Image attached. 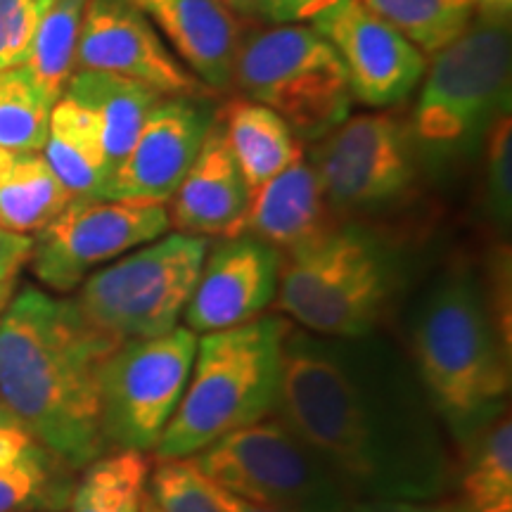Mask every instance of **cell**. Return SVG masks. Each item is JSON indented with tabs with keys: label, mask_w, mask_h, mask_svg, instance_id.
Returning a JSON list of instances; mask_svg holds the SVG:
<instances>
[{
	"label": "cell",
	"mask_w": 512,
	"mask_h": 512,
	"mask_svg": "<svg viewBox=\"0 0 512 512\" xmlns=\"http://www.w3.org/2000/svg\"><path fill=\"white\" fill-rule=\"evenodd\" d=\"M275 418L354 503L444 501L456 458L408 354L382 337L292 328Z\"/></svg>",
	"instance_id": "obj_1"
},
{
	"label": "cell",
	"mask_w": 512,
	"mask_h": 512,
	"mask_svg": "<svg viewBox=\"0 0 512 512\" xmlns=\"http://www.w3.org/2000/svg\"><path fill=\"white\" fill-rule=\"evenodd\" d=\"M119 344L83 316L74 297L34 285L12 292L0 311V401L76 472L107 453L100 373Z\"/></svg>",
	"instance_id": "obj_2"
},
{
	"label": "cell",
	"mask_w": 512,
	"mask_h": 512,
	"mask_svg": "<svg viewBox=\"0 0 512 512\" xmlns=\"http://www.w3.org/2000/svg\"><path fill=\"white\" fill-rule=\"evenodd\" d=\"M510 347L470 268L441 273L415 304L406 354L451 444L508 411Z\"/></svg>",
	"instance_id": "obj_3"
},
{
	"label": "cell",
	"mask_w": 512,
	"mask_h": 512,
	"mask_svg": "<svg viewBox=\"0 0 512 512\" xmlns=\"http://www.w3.org/2000/svg\"><path fill=\"white\" fill-rule=\"evenodd\" d=\"M290 320L264 316L197 337V354L155 460L192 458L242 427L271 418L283 387V347Z\"/></svg>",
	"instance_id": "obj_4"
},
{
	"label": "cell",
	"mask_w": 512,
	"mask_h": 512,
	"mask_svg": "<svg viewBox=\"0 0 512 512\" xmlns=\"http://www.w3.org/2000/svg\"><path fill=\"white\" fill-rule=\"evenodd\" d=\"M403 287L399 249L368 226L342 221L283 254L278 309L325 337L380 332Z\"/></svg>",
	"instance_id": "obj_5"
},
{
	"label": "cell",
	"mask_w": 512,
	"mask_h": 512,
	"mask_svg": "<svg viewBox=\"0 0 512 512\" xmlns=\"http://www.w3.org/2000/svg\"><path fill=\"white\" fill-rule=\"evenodd\" d=\"M233 86L283 117L297 138H323L354 102L337 50L313 24H273L242 36Z\"/></svg>",
	"instance_id": "obj_6"
},
{
	"label": "cell",
	"mask_w": 512,
	"mask_h": 512,
	"mask_svg": "<svg viewBox=\"0 0 512 512\" xmlns=\"http://www.w3.org/2000/svg\"><path fill=\"white\" fill-rule=\"evenodd\" d=\"M207 247V238L164 233L88 275L74 302L93 325L121 342L166 335L178 328Z\"/></svg>",
	"instance_id": "obj_7"
},
{
	"label": "cell",
	"mask_w": 512,
	"mask_h": 512,
	"mask_svg": "<svg viewBox=\"0 0 512 512\" xmlns=\"http://www.w3.org/2000/svg\"><path fill=\"white\" fill-rule=\"evenodd\" d=\"M413 112V138L432 150L463 147L510 112L512 48L508 24H470L451 46L432 55Z\"/></svg>",
	"instance_id": "obj_8"
},
{
	"label": "cell",
	"mask_w": 512,
	"mask_h": 512,
	"mask_svg": "<svg viewBox=\"0 0 512 512\" xmlns=\"http://www.w3.org/2000/svg\"><path fill=\"white\" fill-rule=\"evenodd\" d=\"M211 484L273 512H351L354 501L280 418L256 422L190 458Z\"/></svg>",
	"instance_id": "obj_9"
},
{
	"label": "cell",
	"mask_w": 512,
	"mask_h": 512,
	"mask_svg": "<svg viewBox=\"0 0 512 512\" xmlns=\"http://www.w3.org/2000/svg\"><path fill=\"white\" fill-rule=\"evenodd\" d=\"M197 354V335L174 328L124 339L100 373V430L110 451L152 453L174 418Z\"/></svg>",
	"instance_id": "obj_10"
},
{
	"label": "cell",
	"mask_w": 512,
	"mask_h": 512,
	"mask_svg": "<svg viewBox=\"0 0 512 512\" xmlns=\"http://www.w3.org/2000/svg\"><path fill=\"white\" fill-rule=\"evenodd\" d=\"M413 133L392 114H354L318 138L309 162L337 219L389 211L415 188Z\"/></svg>",
	"instance_id": "obj_11"
},
{
	"label": "cell",
	"mask_w": 512,
	"mask_h": 512,
	"mask_svg": "<svg viewBox=\"0 0 512 512\" xmlns=\"http://www.w3.org/2000/svg\"><path fill=\"white\" fill-rule=\"evenodd\" d=\"M169 228L166 204L72 197L46 228L31 235L27 266L50 292L67 294L98 268L162 238Z\"/></svg>",
	"instance_id": "obj_12"
},
{
	"label": "cell",
	"mask_w": 512,
	"mask_h": 512,
	"mask_svg": "<svg viewBox=\"0 0 512 512\" xmlns=\"http://www.w3.org/2000/svg\"><path fill=\"white\" fill-rule=\"evenodd\" d=\"M74 72L126 76L157 93L181 98H204L211 93L176 60L159 31L131 0H88Z\"/></svg>",
	"instance_id": "obj_13"
},
{
	"label": "cell",
	"mask_w": 512,
	"mask_h": 512,
	"mask_svg": "<svg viewBox=\"0 0 512 512\" xmlns=\"http://www.w3.org/2000/svg\"><path fill=\"white\" fill-rule=\"evenodd\" d=\"M311 24L337 50L351 98L363 105H399L425 76V55L363 0H342Z\"/></svg>",
	"instance_id": "obj_14"
},
{
	"label": "cell",
	"mask_w": 512,
	"mask_h": 512,
	"mask_svg": "<svg viewBox=\"0 0 512 512\" xmlns=\"http://www.w3.org/2000/svg\"><path fill=\"white\" fill-rule=\"evenodd\" d=\"M280 266L283 254L252 235H233L209 245L183 311L185 328L207 335L264 316L278 297Z\"/></svg>",
	"instance_id": "obj_15"
},
{
	"label": "cell",
	"mask_w": 512,
	"mask_h": 512,
	"mask_svg": "<svg viewBox=\"0 0 512 512\" xmlns=\"http://www.w3.org/2000/svg\"><path fill=\"white\" fill-rule=\"evenodd\" d=\"M214 114L197 98L164 95L152 107L136 143L105 185V200L166 204L200 155Z\"/></svg>",
	"instance_id": "obj_16"
},
{
	"label": "cell",
	"mask_w": 512,
	"mask_h": 512,
	"mask_svg": "<svg viewBox=\"0 0 512 512\" xmlns=\"http://www.w3.org/2000/svg\"><path fill=\"white\" fill-rule=\"evenodd\" d=\"M247 207V181L214 117L200 155L166 202L169 226L197 238H233L240 235Z\"/></svg>",
	"instance_id": "obj_17"
},
{
	"label": "cell",
	"mask_w": 512,
	"mask_h": 512,
	"mask_svg": "<svg viewBox=\"0 0 512 512\" xmlns=\"http://www.w3.org/2000/svg\"><path fill=\"white\" fill-rule=\"evenodd\" d=\"M169 50L209 91L233 86L235 55L242 41L240 19L223 0H131Z\"/></svg>",
	"instance_id": "obj_18"
},
{
	"label": "cell",
	"mask_w": 512,
	"mask_h": 512,
	"mask_svg": "<svg viewBox=\"0 0 512 512\" xmlns=\"http://www.w3.org/2000/svg\"><path fill=\"white\" fill-rule=\"evenodd\" d=\"M337 221L316 169L309 159L299 157L271 181L249 192L240 235H252L287 254L316 240Z\"/></svg>",
	"instance_id": "obj_19"
},
{
	"label": "cell",
	"mask_w": 512,
	"mask_h": 512,
	"mask_svg": "<svg viewBox=\"0 0 512 512\" xmlns=\"http://www.w3.org/2000/svg\"><path fill=\"white\" fill-rule=\"evenodd\" d=\"M64 95L81 102L98 121L110 178L131 152L152 107L164 98L145 83L105 72H74Z\"/></svg>",
	"instance_id": "obj_20"
},
{
	"label": "cell",
	"mask_w": 512,
	"mask_h": 512,
	"mask_svg": "<svg viewBox=\"0 0 512 512\" xmlns=\"http://www.w3.org/2000/svg\"><path fill=\"white\" fill-rule=\"evenodd\" d=\"M214 117L223 128V136L245 176L249 192L261 188L304 157L287 121L266 105L249 98H235Z\"/></svg>",
	"instance_id": "obj_21"
},
{
	"label": "cell",
	"mask_w": 512,
	"mask_h": 512,
	"mask_svg": "<svg viewBox=\"0 0 512 512\" xmlns=\"http://www.w3.org/2000/svg\"><path fill=\"white\" fill-rule=\"evenodd\" d=\"M41 155L69 195L102 197L110 178L105 145L93 112L81 102L69 95L55 102Z\"/></svg>",
	"instance_id": "obj_22"
},
{
	"label": "cell",
	"mask_w": 512,
	"mask_h": 512,
	"mask_svg": "<svg viewBox=\"0 0 512 512\" xmlns=\"http://www.w3.org/2000/svg\"><path fill=\"white\" fill-rule=\"evenodd\" d=\"M456 482L463 512H512L510 408L458 446Z\"/></svg>",
	"instance_id": "obj_23"
},
{
	"label": "cell",
	"mask_w": 512,
	"mask_h": 512,
	"mask_svg": "<svg viewBox=\"0 0 512 512\" xmlns=\"http://www.w3.org/2000/svg\"><path fill=\"white\" fill-rule=\"evenodd\" d=\"M69 200L41 152L0 150V228L36 235Z\"/></svg>",
	"instance_id": "obj_24"
},
{
	"label": "cell",
	"mask_w": 512,
	"mask_h": 512,
	"mask_svg": "<svg viewBox=\"0 0 512 512\" xmlns=\"http://www.w3.org/2000/svg\"><path fill=\"white\" fill-rule=\"evenodd\" d=\"M76 475L72 465L34 441L0 463V512H64Z\"/></svg>",
	"instance_id": "obj_25"
},
{
	"label": "cell",
	"mask_w": 512,
	"mask_h": 512,
	"mask_svg": "<svg viewBox=\"0 0 512 512\" xmlns=\"http://www.w3.org/2000/svg\"><path fill=\"white\" fill-rule=\"evenodd\" d=\"M150 458L136 451H110L76 477L64 512H140Z\"/></svg>",
	"instance_id": "obj_26"
},
{
	"label": "cell",
	"mask_w": 512,
	"mask_h": 512,
	"mask_svg": "<svg viewBox=\"0 0 512 512\" xmlns=\"http://www.w3.org/2000/svg\"><path fill=\"white\" fill-rule=\"evenodd\" d=\"M86 5L88 0H50L24 60L27 72L53 102L62 98L74 74Z\"/></svg>",
	"instance_id": "obj_27"
},
{
	"label": "cell",
	"mask_w": 512,
	"mask_h": 512,
	"mask_svg": "<svg viewBox=\"0 0 512 512\" xmlns=\"http://www.w3.org/2000/svg\"><path fill=\"white\" fill-rule=\"evenodd\" d=\"M375 15L413 43L422 55H437L470 29L472 0H363Z\"/></svg>",
	"instance_id": "obj_28"
},
{
	"label": "cell",
	"mask_w": 512,
	"mask_h": 512,
	"mask_svg": "<svg viewBox=\"0 0 512 512\" xmlns=\"http://www.w3.org/2000/svg\"><path fill=\"white\" fill-rule=\"evenodd\" d=\"M53 105L24 64L0 69V150L41 152Z\"/></svg>",
	"instance_id": "obj_29"
},
{
	"label": "cell",
	"mask_w": 512,
	"mask_h": 512,
	"mask_svg": "<svg viewBox=\"0 0 512 512\" xmlns=\"http://www.w3.org/2000/svg\"><path fill=\"white\" fill-rule=\"evenodd\" d=\"M145 491L159 512H223L211 491V482L190 458L155 460Z\"/></svg>",
	"instance_id": "obj_30"
},
{
	"label": "cell",
	"mask_w": 512,
	"mask_h": 512,
	"mask_svg": "<svg viewBox=\"0 0 512 512\" xmlns=\"http://www.w3.org/2000/svg\"><path fill=\"white\" fill-rule=\"evenodd\" d=\"M486 150V207L501 230H508L512 216V119L498 114L484 131Z\"/></svg>",
	"instance_id": "obj_31"
},
{
	"label": "cell",
	"mask_w": 512,
	"mask_h": 512,
	"mask_svg": "<svg viewBox=\"0 0 512 512\" xmlns=\"http://www.w3.org/2000/svg\"><path fill=\"white\" fill-rule=\"evenodd\" d=\"M50 0H0V69L24 64Z\"/></svg>",
	"instance_id": "obj_32"
},
{
	"label": "cell",
	"mask_w": 512,
	"mask_h": 512,
	"mask_svg": "<svg viewBox=\"0 0 512 512\" xmlns=\"http://www.w3.org/2000/svg\"><path fill=\"white\" fill-rule=\"evenodd\" d=\"M342 0H266L264 19L271 24H311Z\"/></svg>",
	"instance_id": "obj_33"
},
{
	"label": "cell",
	"mask_w": 512,
	"mask_h": 512,
	"mask_svg": "<svg viewBox=\"0 0 512 512\" xmlns=\"http://www.w3.org/2000/svg\"><path fill=\"white\" fill-rule=\"evenodd\" d=\"M34 238L0 228V280H17V273L29 264Z\"/></svg>",
	"instance_id": "obj_34"
},
{
	"label": "cell",
	"mask_w": 512,
	"mask_h": 512,
	"mask_svg": "<svg viewBox=\"0 0 512 512\" xmlns=\"http://www.w3.org/2000/svg\"><path fill=\"white\" fill-rule=\"evenodd\" d=\"M34 441L36 439L19 425L15 415H12L8 408H5V403L0 401V463L19 456V453H22L24 448H29Z\"/></svg>",
	"instance_id": "obj_35"
},
{
	"label": "cell",
	"mask_w": 512,
	"mask_h": 512,
	"mask_svg": "<svg viewBox=\"0 0 512 512\" xmlns=\"http://www.w3.org/2000/svg\"><path fill=\"white\" fill-rule=\"evenodd\" d=\"M351 512H463L458 501H366Z\"/></svg>",
	"instance_id": "obj_36"
},
{
	"label": "cell",
	"mask_w": 512,
	"mask_h": 512,
	"mask_svg": "<svg viewBox=\"0 0 512 512\" xmlns=\"http://www.w3.org/2000/svg\"><path fill=\"white\" fill-rule=\"evenodd\" d=\"M472 5H475V15L482 19V22H510L512 0H472Z\"/></svg>",
	"instance_id": "obj_37"
},
{
	"label": "cell",
	"mask_w": 512,
	"mask_h": 512,
	"mask_svg": "<svg viewBox=\"0 0 512 512\" xmlns=\"http://www.w3.org/2000/svg\"><path fill=\"white\" fill-rule=\"evenodd\" d=\"M211 491H214V498L219 501L223 512H273L268 508H261V505H256V503H249V501H245V498L230 494V491L221 489V486H216V484H211Z\"/></svg>",
	"instance_id": "obj_38"
},
{
	"label": "cell",
	"mask_w": 512,
	"mask_h": 512,
	"mask_svg": "<svg viewBox=\"0 0 512 512\" xmlns=\"http://www.w3.org/2000/svg\"><path fill=\"white\" fill-rule=\"evenodd\" d=\"M238 19H264L266 0H223Z\"/></svg>",
	"instance_id": "obj_39"
},
{
	"label": "cell",
	"mask_w": 512,
	"mask_h": 512,
	"mask_svg": "<svg viewBox=\"0 0 512 512\" xmlns=\"http://www.w3.org/2000/svg\"><path fill=\"white\" fill-rule=\"evenodd\" d=\"M17 290V280H0V311L10 302L12 292Z\"/></svg>",
	"instance_id": "obj_40"
},
{
	"label": "cell",
	"mask_w": 512,
	"mask_h": 512,
	"mask_svg": "<svg viewBox=\"0 0 512 512\" xmlns=\"http://www.w3.org/2000/svg\"><path fill=\"white\" fill-rule=\"evenodd\" d=\"M140 512H159L157 503L152 501V498H150V494H147V491H145V496H143V508H140Z\"/></svg>",
	"instance_id": "obj_41"
}]
</instances>
